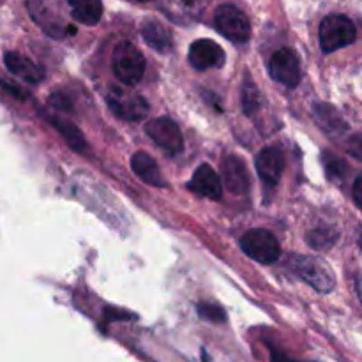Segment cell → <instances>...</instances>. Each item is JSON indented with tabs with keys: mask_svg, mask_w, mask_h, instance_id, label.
Segmentation results:
<instances>
[{
	"mask_svg": "<svg viewBox=\"0 0 362 362\" xmlns=\"http://www.w3.org/2000/svg\"><path fill=\"white\" fill-rule=\"evenodd\" d=\"M106 103H108V106L117 117L124 120H131V122L141 120L148 113V105L141 95L120 90V88H113L106 95Z\"/></svg>",
	"mask_w": 362,
	"mask_h": 362,
	"instance_id": "obj_8",
	"label": "cell"
},
{
	"mask_svg": "<svg viewBox=\"0 0 362 362\" xmlns=\"http://www.w3.org/2000/svg\"><path fill=\"white\" fill-rule=\"evenodd\" d=\"M285 168L283 152L276 147H267L258 154L257 172L267 186H276Z\"/></svg>",
	"mask_w": 362,
	"mask_h": 362,
	"instance_id": "obj_11",
	"label": "cell"
},
{
	"mask_svg": "<svg viewBox=\"0 0 362 362\" xmlns=\"http://www.w3.org/2000/svg\"><path fill=\"white\" fill-rule=\"evenodd\" d=\"M359 243H361V247H362V235H361V240H359Z\"/></svg>",
	"mask_w": 362,
	"mask_h": 362,
	"instance_id": "obj_30",
	"label": "cell"
},
{
	"mask_svg": "<svg viewBox=\"0 0 362 362\" xmlns=\"http://www.w3.org/2000/svg\"><path fill=\"white\" fill-rule=\"evenodd\" d=\"M4 64H6V67L9 69L11 74H14V76L20 78V80L27 81V83L37 85L39 81H42V78H45V73H42L41 67L35 66L30 59L20 55V53L7 52L6 55H4Z\"/></svg>",
	"mask_w": 362,
	"mask_h": 362,
	"instance_id": "obj_13",
	"label": "cell"
},
{
	"mask_svg": "<svg viewBox=\"0 0 362 362\" xmlns=\"http://www.w3.org/2000/svg\"><path fill=\"white\" fill-rule=\"evenodd\" d=\"M189 187L193 193L200 197L211 198V200H219L223 194V184L218 173L209 165H202L197 172L193 173V179L189 180Z\"/></svg>",
	"mask_w": 362,
	"mask_h": 362,
	"instance_id": "obj_12",
	"label": "cell"
},
{
	"mask_svg": "<svg viewBox=\"0 0 362 362\" xmlns=\"http://www.w3.org/2000/svg\"><path fill=\"white\" fill-rule=\"evenodd\" d=\"M325 161V168H327V175L331 177V179H343V175L346 173V165L345 161H341L339 158H334V156L331 154H325L324 158Z\"/></svg>",
	"mask_w": 362,
	"mask_h": 362,
	"instance_id": "obj_23",
	"label": "cell"
},
{
	"mask_svg": "<svg viewBox=\"0 0 362 362\" xmlns=\"http://www.w3.org/2000/svg\"><path fill=\"white\" fill-rule=\"evenodd\" d=\"M346 148H349V152L354 156V158L359 159L362 163V133L354 134V136L349 140V144H346Z\"/></svg>",
	"mask_w": 362,
	"mask_h": 362,
	"instance_id": "obj_24",
	"label": "cell"
},
{
	"mask_svg": "<svg viewBox=\"0 0 362 362\" xmlns=\"http://www.w3.org/2000/svg\"><path fill=\"white\" fill-rule=\"evenodd\" d=\"M52 103L53 106H57V108H62V110H67V108H71V103L67 101L66 98H64V95H60V94H57V95H53L52 98Z\"/></svg>",
	"mask_w": 362,
	"mask_h": 362,
	"instance_id": "obj_27",
	"label": "cell"
},
{
	"mask_svg": "<svg viewBox=\"0 0 362 362\" xmlns=\"http://www.w3.org/2000/svg\"><path fill=\"white\" fill-rule=\"evenodd\" d=\"M151 140L158 145L159 148L170 156H177L184 148V138L180 133L179 126L168 117H159V119L151 120L145 127Z\"/></svg>",
	"mask_w": 362,
	"mask_h": 362,
	"instance_id": "obj_6",
	"label": "cell"
},
{
	"mask_svg": "<svg viewBox=\"0 0 362 362\" xmlns=\"http://www.w3.org/2000/svg\"><path fill=\"white\" fill-rule=\"evenodd\" d=\"M290 265H292L293 272L299 276L303 281L313 286L320 293H329L334 288V274L331 269L324 264L322 260L313 257H292L290 258Z\"/></svg>",
	"mask_w": 362,
	"mask_h": 362,
	"instance_id": "obj_3",
	"label": "cell"
},
{
	"mask_svg": "<svg viewBox=\"0 0 362 362\" xmlns=\"http://www.w3.org/2000/svg\"><path fill=\"white\" fill-rule=\"evenodd\" d=\"M189 64L197 71L214 69L225 64V52L211 39H198L189 48Z\"/></svg>",
	"mask_w": 362,
	"mask_h": 362,
	"instance_id": "obj_9",
	"label": "cell"
},
{
	"mask_svg": "<svg viewBox=\"0 0 362 362\" xmlns=\"http://www.w3.org/2000/svg\"><path fill=\"white\" fill-rule=\"evenodd\" d=\"M352 194H354V202H356V205L362 211V175L356 180V182H354Z\"/></svg>",
	"mask_w": 362,
	"mask_h": 362,
	"instance_id": "obj_26",
	"label": "cell"
},
{
	"mask_svg": "<svg viewBox=\"0 0 362 362\" xmlns=\"http://www.w3.org/2000/svg\"><path fill=\"white\" fill-rule=\"evenodd\" d=\"M166 14H172L175 20H194L202 14L207 0H165Z\"/></svg>",
	"mask_w": 362,
	"mask_h": 362,
	"instance_id": "obj_17",
	"label": "cell"
},
{
	"mask_svg": "<svg viewBox=\"0 0 362 362\" xmlns=\"http://www.w3.org/2000/svg\"><path fill=\"white\" fill-rule=\"evenodd\" d=\"M272 362H299V361L288 359V357L281 356V354H274V356H272Z\"/></svg>",
	"mask_w": 362,
	"mask_h": 362,
	"instance_id": "obj_28",
	"label": "cell"
},
{
	"mask_svg": "<svg viewBox=\"0 0 362 362\" xmlns=\"http://www.w3.org/2000/svg\"><path fill=\"white\" fill-rule=\"evenodd\" d=\"M315 119L320 124L322 129H325L327 133L339 134L346 129L345 122L339 117V113L329 105H315Z\"/></svg>",
	"mask_w": 362,
	"mask_h": 362,
	"instance_id": "obj_19",
	"label": "cell"
},
{
	"mask_svg": "<svg viewBox=\"0 0 362 362\" xmlns=\"http://www.w3.org/2000/svg\"><path fill=\"white\" fill-rule=\"evenodd\" d=\"M112 67L124 85H136L145 73V57L133 42H119L113 49Z\"/></svg>",
	"mask_w": 362,
	"mask_h": 362,
	"instance_id": "obj_1",
	"label": "cell"
},
{
	"mask_svg": "<svg viewBox=\"0 0 362 362\" xmlns=\"http://www.w3.org/2000/svg\"><path fill=\"white\" fill-rule=\"evenodd\" d=\"M240 247L247 257L265 265L274 264L281 257V247H279L278 239L271 232L262 228L250 230V232L244 233V237L240 239Z\"/></svg>",
	"mask_w": 362,
	"mask_h": 362,
	"instance_id": "obj_4",
	"label": "cell"
},
{
	"mask_svg": "<svg viewBox=\"0 0 362 362\" xmlns=\"http://www.w3.org/2000/svg\"><path fill=\"white\" fill-rule=\"evenodd\" d=\"M269 73L271 78L278 83L285 85V87L293 88L299 85L300 76V62L299 57L293 49L281 48L272 55L271 62H269Z\"/></svg>",
	"mask_w": 362,
	"mask_h": 362,
	"instance_id": "obj_7",
	"label": "cell"
},
{
	"mask_svg": "<svg viewBox=\"0 0 362 362\" xmlns=\"http://www.w3.org/2000/svg\"><path fill=\"white\" fill-rule=\"evenodd\" d=\"M334 240H336V233L327 228H318L308 233V243H310L313 247H317V250L331 247L332 244H334Z\"/></svg>",
	"mask_w": 362,
	"mask_h": 362,
	"instance_id": "obj_20",
	"label": "cell"
},
{
	"mask_svg": "<svg viewBox=\"0 0 362 362\" xmlns=\"http://www.w3.org/2000/svg\"><path fill=\"white\" fill-rule=\"evenodd\" d=\"M197 310H198V315H200L202 318H205V320H209V322H214V324H223V322L226 320L225 311H223L219 306H214V304L202 303V304H198Z\"/></svg>",
	"mask_w": 362,
	"mask_h": 362,
	"instance_id": "obj_22",
	"label": "cell"
},
{
	"mask_svg": "<svg viewBox=\"0 0 362 362\" xmlns=\"http://www.w3.org/2000/svg\"><path fill=\"white\" fill-rule=\"evenodd\" d=\"M131 168H133V172L136 173L144 182L151 184V186H156V187L166 186L158 163H156L154 158H151L147 152H141V151L136 152V154L131 158Z\"/></svg>",
	"mask_w": 362,
	"mask_h": 362,
	"instance_id": "obj_14",
	"label": "cell"
},
{
	"mask_svg": "<svg viewBox=\"0 0 362 362\" xmlns=\"http://www.w3.org/2000/svg\"><path fill=\"white\" fill-rule=\"evenodd\" d=\"M48 120L52 122V126L55 127L60 134H62L64 140H66V144L69 145L73 151H76V152L87 151V141H85L83 134H81V131L78 129L74 124L59 119V117H49Z\"/></svg>",
	"mask_w": 362,
	"mask_h": 362,
	"instance_id": "obj_18",
	"label": "cell"
},
{
	"mask_svg": "<svg viewBox=\"0 0 362 362\" xmlns=\"http://www.w3.org/2000/svg\"><path fill=\"white\" fill-rule=\"evenodd\" d=\"M357 37V28L350 18L331 14L320 23V48L324 53H334L352 45Z\"/></svg>",
	"mask_w": 362,
	"mask_h": 362,
	"instance_id": "obj_2",
	"label": "cell"
},
{
	"mask_svg": "<svg viewBox=\"0 0 362 362\" xmlns=\"http://www.w3.org/2000/svg\"><path fill=\"white\" fill-rule=\"evenodd\" d=\"M71 14L83 25H95L103 16L101 0H67Z\"/></svg>",
	"mask_w": 362,
	"mask_h": 362,
	"instance_id": "obj_15",
	"label": "cell"
},
{
	"mask_svg": "<svg viewBox=\"0 0 362 362\" xmlns=\"http://www.w3.org/2000/svg\"><path fill=\"white\" fill-rule=\"evenodd\" d=\"M138 2H151V0H138Z\"/></svg>",
	"mask_w": 362,
	"mask_h": 362,
	"instance_id": "obj_29",
	"label": "cell"
},
{
	"mask_svg": "<svg viewBox=\"0 0 362 362\" xmlns=\"http://www.w3.org/2000/svg\"><path fill=\"white\" fill-rule=\"evenodd\" d=\"M0 85H2L4 88H6L7 92H11V94L14 95V98H20V99H25V92L21 90L20 87H16V85H13V83H9V80H4V78H0Z\"/></svg>",
	"mask_w": 362,
	"mask_h": 362,
	"instance_id": "obj_25",
	"label": "cell"
},
{
	"mask_svg": "<svg viewBox=\"0 0 362 362\" xmlns=\"http://www.w3.org/2000/svg\"><path fill=\"white\" fill-rule=\"evenodd\" d=\"M223 182L226 189L233 194H246L250 189V175L246 165L237 156H226L221 166Z\"/></svg>",
	"mask_w": 362,
	"mask_h": 362,
	"instance_id": "obj_10",
	"label": "cell"
},
{
	"mask_svg": "<svg viewBox=\"0 0 362 362\" xmlns=\"http://www.w3.org/2000/svg\"><path fill=\"white\" fill-rule=\"evenodd\" d=\"M243 106L247 115H253L260 106V92L253 83H246L243 88Z\"/></svg>",
	"mask_w": 362,
	"mask_h": 362,
	"instance_id": "obj_21",
	"label": "cell"
},
{
	"mask_svg": "<svg viewBox=\"0 0 362 362\" xmlns=\"http://www.w3.org/2000/svg\"><path fill=\"white\" fill-rule=\"evenodd\" d=\"M141 35H144L145 42L158 52L165 53L172 48V35L159 21H145L141 25Z\"/></svg>",
	"mask_w": 362,
	"mask_h": 362,
	"instance_id": "obj_16",
	"label": "cell"
},
{
	"mask_svg": "<svg viewBox=\"0 0 362 362\" xmlns=\"http://www.w3.org/2000/svg\"><path fill=\"white\" fill-rule=\"evenodd\" d=\"M214 25L219 34L225 35L232 42H246L251 37L250 18L244 11L232 4L218 7L214 14Z\"/></svg>",
	"mask_w": 362,
	"mask_h": 362,
	"instance_id": "obj_5",
	"label": "cell"
}]
</instances>
